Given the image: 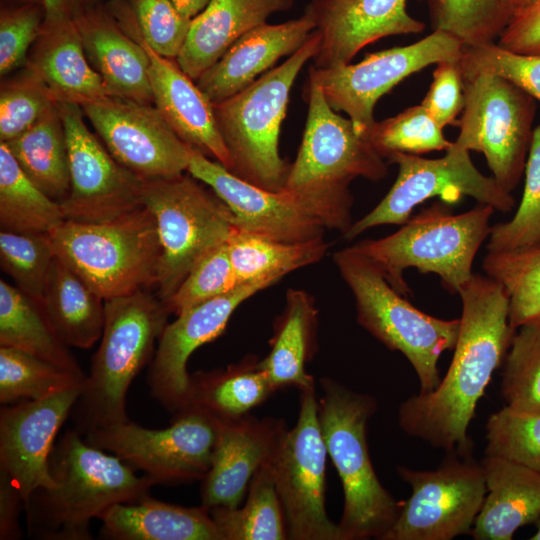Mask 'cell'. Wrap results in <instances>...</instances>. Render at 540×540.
Returning a JSON list of instances; mask_svg holds the SVG:
<instances>
[{"mask_svg":"<svg viewBox=\"0 0 540 540\" xmlns=\"http://www.w3.org/2000/svg\"><path fill=\"white\" fill-rule=\"evenodd\" d=\"M458 294L462 314L446 375L433 392L408 398L398 411L405 433L446 451L472 445L468 426L516 330L509 324L508 295L491 277L473 274Z\"/></svg>","mask_w":540,"mask_h":540,"instance_id":"6da1fadb","label":"cell"},{"mask_svg":"<svg viewBox=\"0 0 540 540\" xmlns=\"http://www.w3.org/2000/svg\"><path fill=\"white\" fill-rule=\"evenodd\" d=\"M50 471L56 481L24 505L30 535L45 540H91L90 521L118 503H134L157 482L114 454L87 443L76 429L54 446Z\"/></svg>","mask_w":540,"mask_h":540,"instance_id":"7a4b0ae2","label":"cell"},{"mask_svg":"<svg viewBox=\"0 0 540 540\" xmlns=\"http://www.w3.org/2000/svg\"><path fill=\"white\" fill-rule=\"evenodd\" d=\"M307 100L302 143L284 189L300 196L326 228L344 233L352 225L350 182L357 177L378 181L387 166L351 119L335 113L311 78Z\"/></svg>","mask_w":540,"mask_h":540,"instance_id":"3957f363","label":"cell"},{"mask_svg":"<svg viewBox=\"0 0 540 540\" xmlns=\"http://www.w3.org/2000/svg\"><path fill=\"white\" fill-rule=\"evenodd\" d=\"M320 386L321 431L344 494L338 523L341 540H381L402 504L381 484L370 459L367 423L376 411V400L329 377L321 378Z\"/></svg>","mask_w":540,"mask_h":540,"instance_id":"277c9868","label":"cell"},{"mask_svg":"<svg viewBox=\"0 0 540 540\" xmlns=\"http://www.w3.org/2000/svg\"><path fill=\"white\" fill-rule=\"evenodd\" d=\"M169 314L163 301L146 289L105 300L100 345L72 410L79 433L129 420L128 388L152 361Z\"/></svg>","mask_w":540,"mask_h":540,"instance_id":"5b68a950","label":"cell"},{"mask_svg":"<svg viewBox=\"0 0 540 540\" xmlns=\"http://www.w3.org/2000/svg\"><path fill=\"white\" fill-rule=\"evenodd\" d=\"M321 41V32L316 28L281 65L239 93L213 104L234 175L267 190L285 188L290 165L279 154L280 127L291 87L304 64L319 51Z\"/></svg>","mask_w":540,"mask_h":540,"instance_id":"8992f818","label":"cell"},{"mask_svg":"<svg viewBox=\"0 0 540 540\" xmlns=\"http://www.w3.org/2000/svg\"><path fill=\"white\" fill-rule=\"evenodd\" d=\"M333 261L353 293L358 323L407 358L419 378V393L433 392L441 381L438 360L455 348L460 319H440L414 307L355 246L335 252Z\"/></svg>","mask_w":540,"mask_h":540,"instance_id":"52a82bcc","label":"cell"},{"mask_svg":"<svg viewBox=\"0 0 540 540\" xmlns=\"http://www.w3.org/2000/svg\"><path fill=\"white\" fill-rule=\"evenodd\" d=\"M494 211L479 203L467 212L453 214L446 203L435 202L411 216L397 232L354 246L381 268L403 296L409 293L403 271L410 267L437 274L445 288L459 293L473 276V261L489 237Z\"/></svg>","mask_w":540,"mask_h":540,"instance_id":"ba28073f","label":"cell"},{"mask_svg":"<svg viewBox=\"0 0 540 540\" xmlns=\"http://www.w3.org/2000/svg\"><path fill=\"white\" fill-rule=\"evenodd\" d=\"M50 237L56 257L104 300L157 285L161 249L145 206L103 223L65 220Z\"/></svg>","mask_w":540,"mask_h":540,"instance_id":"9c48e42d","label":"cell"},{"mask_svg":"<svg viewBox=\"0 0 540 540\" xmlns=\"http://www.w3.org/2000/svg\"><path fill=\"white\" fill-rule=\"evenodd\" d=\"M142 201L157 228L161 254L156 287L165 301L202 258L227 242L234 217L190 174L145 180Z\"/></svg>","mask_w":540,"mask_h":540,"instance_id":"30bf717a","label":"cell"},{"mask_svg":"<svg viewBox=\"0 0 540 540\" xmlns=\"http://www.w3.org/2000/svg\"><path fill=\"white\" fill-rule=\"evenodd\" d=\"M459 146L483 153L497 184L511 193L525 170L535 99L511 81L479 73L463 78Z\"/></svg>","mask_w":540,"mask_h":540,"instance_id":"8fae6325","label":"cell"},{"mask_svg":"<svg viewBox=\"0 0 540 540\" xmlns=\"http://www.w3.org/2000/svg\"><path fill=\"white\" fill-rule=\"evenodd\" d=\"M327 455L314 382L300 389L296 425L287 429L270 459L288 539L341 540L326 510Z\"/></svg>","mask_w":540,"mask_h":540,"instance_id":"7c38bea8","label":"cell"},{"mask_svg":"<svg viewBox=\"0 0 540 540\" xmlns=\"http://www.w3.org/2000/svg\"><path fill=\"white\" fill-rule=\"evenodd\" d=\"M447 452L436 470L397 468L412 493L381 540H450L471 533L487 492L484 470L472 445Z\"/></svg>","mask_w":540,"mask_h":540,"instance_id":"4fadbf2b","label":"cell"},{"mask_svg":"<svg viewBox=\"0 0 540 540\" xmlns=\"http://www.w3.org/2000/svg\"><path fill=\"white\" fill-rule=\"evenodd\" d=\"M221 422L186 407L174 413L164 429H148L128 420L82 435L90 445L118 456L157 484H181L201 481L208 472Z\"/></svg>","mask_w":540,"mask_h":540,"instance_id":"5bb4252c","label":"cell"},{"mask_svg":"<svg viewBox=\"0 0 540 540\" xmlns=\"http://www.w3.org/2000/svg\"><path fill=\"white\" fill-rule=\"evenodd\" d=\"M387 159L398 165L393 186L373 210L343 233L346 240L372 227L402 225L411 217L415 206L436 196L446 204L470 196L501 212H509L515 206L511 193L503 190L493 177L482 174L473 164L469 150L455 142L441 158L394 153Z\"/></svg>","mask_w":540,"mask_h":540,"instance_id":"9a60e30c","label":"cell"},{"mask_svg":"<svg viewBox=\"0 0 540 540\" xmlns=\"http://www.w3.org/2000/svg\"><path fill=\"white\" fill-rule=\"evenodd\" d=\"M463 45L453 36L435 30L425 38L403 47L367 55L357 64L309 69V78L322 88L329 105L343 111L357 132L367 139L375 123L378 99L406 77L431 64L458 61Z\"/></svg>","mask_w":540,"mask_h":540,"instance_id":"2e32d148","label":"cell"},{"mask_svg":"<svg viewBox=\"0 0 540 540\" xmlns=\"http://www.w3.org/2000/svg\"><path fill=\"white\" fill-rule=\"evenodd\" d=\"M70 168V192L60 203L66 220L103 223L143 206L145 180L121 164L89 130L82 107L58 103Z\"/></svg>","mask_w":540,"mask_h":540,"instance_id":"e0dca14e","label":"cell"},{"mask_svg":"<svg viewBox=\"0 0 540 540\" xmlns=\"http://www.w3.org/2000/svg\"><path fill=\"white\" fill-rule=\"evenodd\" d=\"M82 110L114 159L141 179L170 178L187 171L190 147L153 104L108 96Z\"/></svg>","mask_w":540,"mask_h":540,"instance_id":"ac0fdd59","label":"cell"},{"mask_svg":"<svg viewBox=\"0 0 540 540\" xmlns=\"http://www.w3.org/2000/svg\"><path fill=\"white\" fill-rule=\"evenodd\" d=\"M187 172L228 206L236 228L286 243L323 238L322 221L292 192L251 184L191 147Z\"/></svg>","mask_w":540,"mask_h":540,"instance_id":"d6986e66","label":"cell"},{"mask_svg":"<svg viewBox=\"0 0 540 540\" xmlns=\"http://www.w3.org/2000/svg\"><path fill=\"white\" fill-rule=\"evenodd\" d=\"M84 384L0 410V471L18 488L24 505L35 490L56 485L50 471L54 440Z\"/></svg>","mask_w":540,"mask_h":540,"instance_id":"ffe728a7","label":"cell"},{"mask_svg":"<svg viewBox=\"0 0 540 540\" xmlns=\"http://www.w3.org/2000/svg\"><path fill=\"white\" fill-rule=\"evenodd\" d=\"M275 280L243 283L233 290L196 305L164 328L150 362L147 382L152 396L174 413L187 404L190 374L187 362L200 346L219 337L236 308Z\"/></svg>","mask_w":540,"mask_h":540,"instance_id":"44dd1931","label":"cell"},{"mask_svg":"<svg viewBox=\"0 0 540 540\" xmlns=\"http://www.w3.org/2000/svg\"><path fill=\"white\" fill-rule=\"evenodd\" d=\"M407 0H312L322 41L314 56L316 68L348 64L365 46L378 39L420 33L425 24L410 16Z\"/></svg>","mask_w":540,"mask_h":540,"instance_id":"7402d4cb","label":"cell"},{"mask_svg":"<svg viewBox=\"0 0 540 540\" xmlns=\"http://www.w3.org/2000/svg\"><path fill=\"white\" fill-rule=\"evenodd\" d=\"M287 431L281 419L250 415L222 421L208 472L201 480V505H241L255 473L272 457Z\"/></svg>","mask_w":540,"mask_h":540,"instance_id":"603a6c76","label":"cell"},{"mask_svg":"<svg viewBox=\"0 0 540 540\" xmlns=\"http://www.w3.org/2000/svg\"><path fill=\"white\" fill-rule=\"evenodd\" d=\"M124 30L137 39L149 57V77L153 104L175 134L189 147L231 171L233 161L219 132L213 103L170 58L152 50L127 23Z\"/></svg>","mask_w":540,"mask_h":540,"instance_id":"cb8c5ba5","label":"cell"},{"mask_svg":"<svg viewBox=\"0 0 540 540\" xmlns=\"http://www.w3.org/2000/svg\"><path fill=\"white\" fill-rule=\"evenodd\" d=\"M316 29L313 14L281 24H262L241 36L197 80L213 104L239 93L283 56L295 53Z\"/></svg>","mask_w":540,"mask_h":540,"instance_id":"d4e9b609","label":"cell"},{"mask_svg":"<svg viewBox=\"0 0 540 540\" xmlns=\"http://www.w3.org/2000/svg\"><path fill=\"white\" fill-rule=\"evenodd\" d=\"M74 23L109 96L153 104L147 52L122 28L108 6L80 16Z\"/></svg>","mask_w":540,"mask_h":540,"instance_id":"484cf974","label":"cell"},{"mask_svg":"<svg viewBox=\"0 0 540 540\" xmlns=\"http://www.w3.org/2000/svg\"><path fill=\"white\" fill-rule=\"evenodd\" d=\"M56 103L83 106L109 96L73 22L42 26L26 71Z\"/></svg>","mask_w":540,"mask_h":540,"instance_id":"4316f807","label":"cell"},{"mask_svg":"<svg viewBox=\"0 0 540 540\" xmlns=\"http://www.w3.org/2000/svg\"><path fill=\"white\" fill-rule=\"evenodd\" d=\"M292 5L293 0H210L191 19L176 62L196 81L241 36Z\"/></svg>","mask_w":540,"mask_h":540,"instance_id":"83f0119b","label":"cell"},{"mask_svg":"<svg viewBox=\"0 0 540 540\" xmlns=\"http://www.w3.org/2000/svg\"><path fill=\"white\" fill-rule=\"evenodd\" d=\"M486 489L470 535L511 540L517 529L540 518V472L497 456L482 461Z\"/></svg>","mask_w":540,"mask_h":540,"instance_id":"f1b7e54d","label":"cell"},{"mask_svg":"<svg viewBox=\"0 0 540 540\" xmlns=\"http://www.w3.org/2000/svg\"><path fill=\"white\" fill-rule=\"evenodd\" d=\"M101 536L113 540H221L208 509L162 502L147 495L105 510Z\"/></svg>","mask_w":540,"mask_h":540,"instance_id":"f546056e","label":"cell"},{"mask_svg":"<svg viewBox=\"0 0 540 540\" xmlns=\"http://www.w3.org/2000/svg\"><path fill=\"white\" fill-rule=\"evenodd\" d=\"M318 310L313 298L303 290L289 289L282 314L275 324L269 354L259 361L277 390H299L314 383L306 364L316 350Z\"/></svg>","mask_w":540,"mask_h":540,"instance_id":"4dcf8cb0","label":"cell"},{"mask_svg":"<svg viewBox=\"0 0 540 540\" xmlns=\"http://www.w3.org/2000/svg\"><path fill=\"white\" fill-rule=\"evenodd\" d=\"M259 361L251 355L225 369L190 375L184 408L200 410L221 421L247 415L276 391Z\"/></svg>","mask_w":540,"mask_h":540,"instance_id":"1f68e13d","label":"cell"},{"mask_svg":"<svg viewBox=\"0 0 540 540\" xmlns=\"http://www.w3.org/2000/svg\"><path fill=\"white\" fill-rule=\"evenodd\" d=\"M43 306L69 347L87 349L101 338L105 300L57 257L49 272Z\"/></svg>","mask_w":540,"mask_h":540,"instance_id":"d6a6232c","label":"cell"},{"mask_svg":"<svg viewBox=\"0 0 540 540\" xmlns=\"http://www.w3.org/2000/svg\"><path fill=\"white\" fill-rule=\"evenodd\" d=\"M0 346L14 347L83 374L43 304L0 280Z\"/></svg>","mask_w":540,"mask_h":540,"instance_id":"836d02e7","label":"cell"},{"mask_svg":"<svg viewBox=\"0 0 540 540\" xmlns=\"http://www.w3.org/2000/svg\"><path fill=\"white\" fill-rule=\"evenodd\" d=\"M4 143L40 190L58 203L67 198L70 192L69 155L58 104L27 131Z\"/></svg>","mask_w":540,"mask_h":540,"instance_id":"e575fe53","label":"cell"},{"mask_svg":"<svg viewBox=\"0 0 540 540\" xmlns=\"http://www.w3.org/2000/svg\"><path fill=\"white\" fill-rule=\"evenodd\" d=\"M226 244L239 284L260 280L278 282L289 272L320 261L329 247L324 238L286 243L236 227Z\"/></svg>","mask_w":540,"mask_h":540,"instance_id":"d590c367","label":"cell"},{"mask_svg":"<svg viewBox=\"0 0 540 540\" xmlns=\"http://www.w3.org/2000/svg\"><path fill=\"white\" fill-rule=\"evenodd\" d=\"M66 220L60 203L40 190L0 142V227L17 233L50 234Z\"/></svg>","mask_w":540,"mask_h":540,"instance_id":"8d00e7d4","label":"cell"},{"mask_svg":"<svg viewBox=\"0 0 540 540\" xmlns=\"http://www.w3.org/2000/svg\"><path fill=\"white\" fill-rule=\"evenodd\" d=\"M221 540L288 539L270 460L253 476L243 506L209 510Z\"/></svg>","mask_w":540,"mask_h":540,"instance_id":"74e56055","label":"cell"},{"mask_svg":"<svg viewBox=\"0 0 540 540\" xmlns=\"http://www.w3.org/2000/svg\"><path fill=\"white\" fill-rule=\"evenodd\" d=\"M85 373L63 368L23 350L0 346V403L37 400L84 384Z\"/></svg>","mask_w":540,"mask_h":540,"instance_id":"f35d334b","label":"cell"},{"mask_svg":"<svg viewBox=\"0 0 540 540\" xmlns=\"http://www.w3.org/2000/svg\"><path fill=\"white\" fill-rule=\"evenodd\" d=\"M433 31H443L463 46L493 44L510 22L512 0H429Z\"/></svg>","mask_w":540,"mask_h":540,"instance_id":"ab89813d","label":"cell"},{"mask_svg":"<svg viewBox=\"0 0 540 540\" xmlns=\"http://www.w3.org/2000/svg\"><path fill=\"white\" fill-rule=\"evenodd\" d=\"M483 269L508 295L512 328L540 318V244L512 251L488 252Z\"/></svg>","mask_w":540,"mask_h":540,"instance_id":"60d3db41","label":"cell"},{"mask_svg":"<svg viewBox=\"0 0 540 540\" xmlns=\"http://www.w3.org/2000/svg\"><path fill=\"white\" fill-rule=\"evenodd\" d=\"M56 255L50 234L0 232V265L14 285L43 304L46 284Z\"/></svg>","mask_w":540,"mask_h":540,"instance_id":"b9f144b4","label":"cell"},{"mask_svg":"<svg viewBox=\"0 0 540 540\" xmlns=\"http://www.w3.org/2000/svg\"><path fill=\"white\" fill-rule=\"evenodd\" d=\"M519 329L506 355L501 393L511 408L540 411V318Z\"/></svg>","mask_w":540,"mask_h":540,"instance_id":"7bdbcfd3","label":"cell"},{"mask_svg":"<svg viewBox=\"0 0 540 540\" xmlns=\"http://www.w3.org/2000/svg\"><path fill=\"white\" fill-rule=\"evenodd\" d=\"M442 129L420 104L381 122L375 121L367 140L383 158L394 153L416 155L449 149L453 142L444 137Z\"/></svg>","mask_w":540,"mask_h":540,"instance_id":"ee69618b","label":"cell"},{"mask_svg":"<svg viewBox=\"0 0 540 540\" xmlns=\"http://www.w3.org/2000/svg\"><path fill=\"white\" fill-rule=\"evenodd\" d=\"M521 202L513 218L491 226L488 252L512 251L540 244V125L532 133L525 164Z\"/></svg>","mask_w":540,"mask_h":540,"instance_id":"f6af8a7d","label":"cell"},{"mask_svg":"<svg viewBox=\"0 0 540 540\" xmlns=\"http://www.w3.org/2000/svg\"><path fill=\"white\" fill-rule=\"evenodd\" d=\"M486 455L540 472V411L505 406L486 423Z\"/></svg>","mask_w":540,"mask_h":540,"instance_id":"bcb514c9","label":"cell"},{"mask_svg":"<svg viewBox=\"0 0 540 540\" xmlns=\"http://www.w3.org/2000/svg\"><path fill=\"white\" fill-rule=\"evenodd\" d=\"M124 15L139 37L157 54L177 58L186 39L191 19L171 0H128Z\"/></svg>","mask_w":540,"mask_h":540,"instance_id":"7dc6e473","label":"cell"},{"mask_svg":"<svg viewBox=\"0 0 540 540\" xmlns=\"http://www.w3.org/2000/svg\"><path fill=\"white\" fill-rule=\"evenodd\" d=\"M239 285L229 258L227 244L224 243L202 258L163 303L170 314L178 316Z\"/></svg>","mask_w":540,"mask_h":540,"instance_id":"c3c4849f","label":"cell"},{"mask_svg":"<svg viewBox=\"0 0 540 540\" xmlns=\"http://www.w3.org/2000/svg\"><path fill=\"white\" fill-rule=\"evenodd\" d=\"M462 78L479 73L503 77L540 102V54H517L493 43L463 46L458 60Z\"/></svg>","mask_w":540,"mask_h":540,"instance_id":"681fc988","label":"cell"},{"mask_svg":"<svg viewBox=\"0 0 540 540\" xmlns=\"http://www.w3.org/2000/svg\"><path fill=\"white\" fill-rule=\"evenodd\" d=\"M46 89L26 72L3 85L0 93V141L21 135L57 105Z\"/></svg>","mask_w":540,"mask_h":540,"instance_id":"f907efd6","label":"cell"},{"mask_svg":"<svg viewBox=\"0 0 540 540\" xmlns=\"http://www.w3.org/2000/svg\"><path fill=\"white\" fill-rule=\"evenodd\" d=\"M45 18L40 2L2 9L0 17V73L5 75L27 60L30 46L40 36Z\"/></svg>","mask_w":540,"mask_h":540,"instance_id":"816d5d0a","label":"cell"},{"mask_svg":"<svg viewBox=\"0 0 540 540\" xmlns=\"http://www.w3.org/2000/svg\"><path fill=\"white\" fill-rule=\"evenodd\" d=\"M421 105L440 127L457 124L456 117L465 105L463 78L458 61L436 64L433 80Z\"/></svg>","mask_w":540,"mask_h":540,"instance_id":"f5cc1de1","label":"cell"},{"mask_svg":"<svg viewBox=\"0 0 540 540\" xmlns=\"http://www.w3.org/2000/svg\"><path fill=\"white\" fill-rule=\"evenodd\" d=\"M497 45L517 54H540V0H532L513 14Z\"/></svg>","mask_w":540,"mask_h":540,"instance_id":"db71d44e","label":"cell"},{"mask_svg":"<svg viewBox=\"0 0 540 540\" xmlns=\"http://www.w3.org/2000/svg\"><path fill=\"white\" fill-rule=\"evenodd\" d=\"M24 502L18 488L0 471V539L15 540L21 537L18 517Z\"/></svg>","mask_w":540,"mask_h":540,"instance_id":"11a10c76","label":"cell"},{"mask_svg":"<svg viewBox=\"0 0 540 540\" xmlns=\"http://www.w3.org/2000/svg\"><path fill=\"white\" fill-rule=\"evenodd\" d=\"M45 18L43 26L73 22L80 16L102 6L108 0H41Z\"/></svg>","mask_w":540,"mask_h":540,"instance_id":"9f6ffc18","label":"cell"},{"mask_svg":"<svg viewBox=\"0 0 540 540\" xmlns=\"http://www.w3.org/2000/svg\"><path fill=\"white\" fill-rule=\"evenodd\" d=\"M210 0H171L174 6L185 17L192 19L199 14Z\"/></svg>","mask_w":540,"mask_h":540,"instance_id":"6f0895ef","label":"cell"},{"mask_svg":"<svg viewBox=\"0 0 540 540\" xmlns=\"http://www.w3.org/2000/svg\"><path fill=\"white\" fill-rule=\"evenodd\" d=\"M532 0H512L514 13L524 6L528 5Z\"/></svg>","mask_w":540,"mask_h":540,"instance_id":"680465c9","label":"cell"},{"mask_svg":"<svg viewBox=\"0 0 540 540\" xmlns=\"http://www.w3.org/2000/svg\"><path fill=\"white\" fill-rule=\"evenodd\" d=\"M530 539L531 540H540V518L537 520V531Z\"/></svg>","mask_w":540,"mask_h":540,"instance_id":"91938a15","label":"cell"},{"mask_svg":"<svg viewBox=\"0 0 540 540\" xmlns=\"http://www.w3.org/2000/svg\"><path fill=\"white\" fill-rule=\"evenodd\" d=\"M16 1L24 2V3H33V2H40L41 3V0H16Z\"/></svg>","mask_w":540,"mask_h":540,"instance_id":"94428289","label":"cell"}]
</instances>
